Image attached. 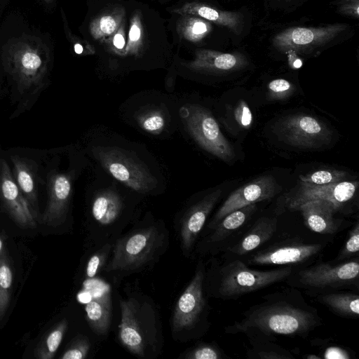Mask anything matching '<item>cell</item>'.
I'll return each mask as SVG.
<instances>
[{
    "mask_svg": "<svg viewBox=\"0 0 359 359\" xmlns=\"http://www.w3.org/2000/svg\"><path fill=\"white\" fill-rule=\"evenodd\" d=\"M323 321L299 289L290 287L264 295L243 317L224 327L228 334H245L276 341V335L306 338Z\"/></svg>",
    "mask_w": 359,
    "mask_h": 359,
    "instance_id": "cell-1",
    "label": "cell"
},
{
    "mask_svg": "<svg viewBox=\"0 0 359 359\" xmlns=\"http://www.w3.org/2000/svg\"><path fill=\"white\" fill-rule=\"evenodd\" d=\"M295 267L269 270L251 269L241 259L211 257L205 269L204 290L208 296L222 300L241 297L285 281Z\"/></svg>",
    "mask_w": 359,
    "mask_h": 359,
    "instance_id": "cell-2",
    "label": "cell"
},
{
    "mask_svg": "<svg viewBox=\"0 0 359 359\" xmlns=\"http://www.w3.org/2000/svg\"><path fill=\"white\" fill-rule=\"evenodd\" d=\"M285 282L310 297L341 290L358 292L359 257L338 263L318 259L310 265L295 268Z\"/></svg>",
    "mask_w": 359,
    "mask_h": 359,
    "instance_id": "cell-3",
    "label": "cell"
},
{
    "mask_svg": "<svg viewBox=\"0 0 359 359\" xmlns=\"http://www.w3.org/2000/svg\"><path fill=\"white\" fill-rule=\"evenodd\" d=\"M94 158L116 181L144 194L153 193L159 181L143 160L133 151L114 144H94Z\"/></svg>",
    "mask_w": 359,
    "mask_h": 359,
    "instance_id": "cell-4",
    "label": "cell"
},
{
    "mask_svg": "<svg viewBox=\"0 0 359 359\" xmlns=\"http://www.w3.org/2000/svg\"><path fill=\"white\" fill-rule=\"evenodd\" d=\"M120 307V341L132 353L144 357L156 342L154 310L147 302L136 297L121 300Z\"/></svg>",
    "mask_w": 359,
    "mask_h": 359,
    "instance_id": "cell-5",
    "label": "cell"
},
{
    "mask_svg": "<svg viewBox=\"0 0 359 359\" xmlns=\"http://www.w3.org/2000/svg\"><path fill=\"white\" fill-rule=\"evenodd\" d=\"M330 238L308 242L299 237L262 247L242 260L248 266H291L299 268L321 258Z\"/></svg>",
    "mask_w": 359,
    "mask_h": 359,
    "instance_id": "cell-6",
    "label": "cell"
},
{
    "mask_svg": "<svg viewBox=\"0 0 359 359\" xmlns=\"http://www.w3.org/2000/svg\"><path fill=\"white\" fill-rule=\"evenodd\" d=\"M178 114L189 135L202 149L224 161L229 162L234 158L233 147L208 109L187 103L180 106Z\"/></svg>",
    "mask_w": 359,
    "mask_h": 359,
    "instance_id": "cell-7",
    "label": "cell"
},
{
    "mask_svg": "<svg viewBox=\"0 0 359 359\" xmlns=\"http://www.w3.org/2000/svg\"><path fill=\"white\" fill-rule=\"evenodd\" d=\"M205 269L201 260L191 282L175 305L172 317V327L175 332L194 331L201 336L208 329L210 306L205 296Z\"/></svg>",
    "mask_w": 359,
    "mask_h": 359,
    "instance_id": "cell-8",
    "label": "cell"
},
{
    "mask_svg": "<svg viewBox=\"0 0 359 359\" xmlns=\"http://www.w3.org/2000/svg\"><path fill=\"white\" fill-rule=\"evenodd\" d=\"M163 243V236L154 226L136 230L118 239L107 271H132L152 259Z\"/></svg>",
    "mask_w": 359,
    "mask_h": 359,
    "instance_id": "cell-9",
    "label": "cell"
},
{
    "mask_svg": "<svg viewBox=\"0 0 359 359\" xmlns=\"http://www.w3.org/2000/svg\"><path fill=\"white\" fill-rule=\"evenodd\" d=\"M33 39L20 40L8 49L7 69L22 90L39 87L48 71L46 50Z\"/></svg>",
    "mask_w": 359,
    "mask_h": 359,
    "instance_id": "cell-10",
    "label": "cell"
},
{
    "mask_svg": "<svg viewBox=\"0 0 359 359\" xmlns=\"http://www.w3.org/2000/svg\"><path fill=\"white\" fill-rule=\"evenodd\" d=\"M358 181H341L328 184H314L301 182L299 185L279 198L276 213L294 210L301 204L315 200L332 203L339 212H344L347 203L354 197Z\"/></svg>",
    "mask_w": 359,
    "mask_h": 359,
    "instance_id": "cell-11",
    "label": "cell"
},
{
    "mask_svg": "<svg viewBox=\"0 0 359 359\" xmlns=\"http://www.w3.org/2000/svg\"><path fill=\"white\" fill-rule=\"evenodd\" d=\"M275 133L280 140L301 149H318L332 139V131L323 122L306 114L283 118L276 125Z\"/></svg>",
    "mask_w": 359,
    "mask_h": 359,
    "instance_id": "cell-12",
    "label": "cell"
},
{
    "mask_svg": "<svg viewBox=\"0 0 359 359\" xmlns=\"http://www.w3.org/2000/svg\"><path fill=\"white\" fill-rule=\"evenodd\" d=\"M257 209V203L250 204L224 217L201 242V252L213 257L234 245L251 224Z\"/></svg>",
    "mask_w": 359,
    "mask_h": 359,
    "instance_id": "cell-13",
    "label": "cell"
},
{
    "mask_svg": "<svg viewBox=\"0 0 359 359\" xmlns=\"http://www.w3.org/2000/svg\"><path fill=\"white\" fill-rule=\"evenodd\" d=\"M281 189L272 175L258 177L232 192L208 225L212 229L224 217L242 207L273 198Z\"/></svg>",
    "mask_w": 359,
    "mask_h": 359,
    "instance_id": "cell-14",
    "label": "cell"
},
{
    "mask_svg": "<svg viewBox=\"0 0 359 359\" xmlns=\"http://www.w3.org/2000/svg\"><path fill=\"white\" fill-rule=\"evenodd\" d=\"M222 189H217L207 194L184 212L180 224L182 248L189 252L194 248L210 214L219 201Z\"/></svg>",
    "mask_w": 359,
    "mask_h": 359,
    "instance_id": "cell-15",
    "label": "cell"
},
{
    "mask_svg": "<svg viewBox=\"0 0 359 359\" xmlns=\"http://www.w3.org/2000/svg\"><path fill=\"white\" fill-rule=\"evenodd\" d=\"M0 188L4 205L13 220L21 228H35L37 220L4 161L1 163Z\"/></svg>",
    "mask_w": 359,
    "mask_h": 359,
    "instance_id": "cell-16",
    "label": "cell"
},
{
    "mask_svg": "<svg viewBox=\"0 0 359 359\" xmlns=\"http://www.w3.org/2000/svg\"><path fill=\"white\" fill-rule=\"evenodd\" d=\"M74 175L59 172L53 175L48 182V199L41 222L50 226H57L67 218L72 192Z\"/></svg>",
    "mask_w": 359,
    "mask_h": 359,
    "instance_id": "cell-17",
    "label": "cell"
},
{
    "mask_svg": "<svg viewBox=\"0 0 359 359\" xmlns=\"http://www.w3.org/2000/svg\"><path fill=\"white\" fill-rule=\"evenodd\" d=\"M299 211L306 226L312 231L332 236L343 231L351 224L335 217L339 212L336 208L327 201L315 200L297 206L294 211Z\"/></svg>",
    "mask_w": 359,
    "mask_h": 359,
    "instance_id": "cell-18",
    "label": "cell"
},
{
    "mask_svg": "<svg viewBox=\"0 0 359 359\" xmlns=\"http://www.w3.org/2000/svg\"><path fill=\"white\" fill-rule=\"evenodd\" d=\"M278 227L276 217L262 216L251 223L240 240L222 253L225 259H243L264 246L273 236Z\"/></svg>",
    "mask_w": 359,
    "mask_h": 359,
    "instance_id": "cell-19",
    "label": "cell"
},
{
    "mask_svg": "<svg viewBox=\"0 0 359 359\" xmlns=\"http://www.w3.org/2000/svg\"><path fill=\"white\" fill-rule=\"evenodd\" d=\"M241 62L233 55L220 53L209 50H197L192 60L182 65L194 72L213 73L236 69Z\"/></svg>",
    "mask_w": 359,
    "mask_h": 359,
    "instance_id": "cell-20",
    "label": "cell"
},
{
    "mask_svg": "<svg viewBox=\"0 0 359 359\" xmlns=\"http://www.w3.org/2000/svg\"><path fill=\"white\" fill-rule=\"evenodd\" d=\"M334 315L347 319L359 318V294L341 290L317 294L311 297Z\"/></svg>",
    "mask_w": 359,
    "mask_h": 359,
    "instance_id": "cell-21",
    "label": "cell"
},
{
    "mask_svg": "<svg viewBox=\"0 0 359 359\" xmlns=\"http://www.w3.org/2000/svg\"><path fill=\"white\" fill-rule=\"evenodd\" d=\"M123 208V200L113 188L99 190L92 200V215L102 225L112 224L119 217Z\"/></svg>",
    "mask_w": 359,
    "mask_h": 359,
    "instance_id": "cell-22",
    "label": "cell"
},
{
    "mask_svg": "<svg viewBox=\"0 0 359 359\" xmlns=\"http://www.w3.org/2000/svg\"><path fill=\"white\" fill-rule=\"evenodd\" d=\"M87 320L94 332L105 334L109 328L111 302L109 291L92 298L85 307Z\"/></svg>",
    "mask_w": 359,
    "mask_h": 359,
    "instance_id": "cell-23",
    "label": "cell"
},
{
    "mask_svg": "<svg viewBox=\"0 0 359 359\" xmlns=\"http://www.w3.org/2000/svg\"><path fill=\"white\" fill-rule=\"evenodd\" d=\"M134 119L144 131L158 136L165 132L170 123V115L163 107L144 105L134 113Z\"/></svg>",
    "mask_w": 359,
    "mask_h": 359,
    "instance_id": "cell-24",
    "label": "cell"
},
{
    "mask_svg": "<svg viewBox=\"0 0 359 359\" xmlns=\"http://www.w3.org/2000/svg\"><path fill=\"white\" fill-rule=\"evenodd\" d=\"M13 174L22 194L27 201L36 220L39 219L36 192L33 174L27 163L20 157H11Z\"/></svg>",
    "mask_w": 359,
    "mask_h": 359,
    "instance_id": "cell-25",
    "label": "cell"
},
{
    "mask_svg": "<svg viewBox=\"0 0 359 359\" xmlns=\"http://www.w3.org/2000/svg\"><path fill=\"white\" fill-rule=\"evenodd\" d=\"M250 347L247 357L250 359H292V354L268 338L260 336H247Z\"/></svg>",
    "mask_w": 359,
    "mask_h": 359,
    "instance_id": "cell-26",
    "label": "cell"
},
{
    "mask_svg": "<svg viewBox=\"0 0 359 359\" xmlns=\"http://www.w3.org/2000/svg\"><path fill=\"white\" fill-rule=\"evenodd\" d=\"M125 10L122 7L116 8L103 13L94 18L90 23L89 30L95 40H102L114 34L123 22Z\"/></svg>",
    "mask_w": 359,
    "mask_h": 359,
    "instance_id": "cell-27",
    "label": "cell"
},
{
    "mask_svg": "<svg viewBox=\"0 0 359 359\" xmlns=\"http://www.w3.org/2000/svg\"><path fill=\"white\" fill-rule=\"evenodd\" d=\"M178 35L187 41L197 42L210 32V24L203 18L190 15H183L177 22Z\"/></svg>",
    "mask_w": 359,
    "mask_h": 359,
    "instance_id": "cell-28",
    "label": "cell"
},
{
    "mask_svg": "<svg viewBox=\"0 0 359 359\" xmlns=\"http://www.w3.org/2000/svg\"><path fill=\"white\" fill-rule=\"evenodd\" d=\"M67 328V321L59 322L41 339L36 348L35 356L39 359H51L58 349Z\"/></svg>",
    "mask_w": 359,
    "mask_h": 359,
    "instance_id": "cell-29",
    "label": "cell"
},
{
    "mask_svg": "<svg viewBox=\"0 0 359 359\" xmlns=\"http://www.w3.org/2000/svg\"><path fill=\"white\" fill-rule=\"evenodd\" d=\"M327 32L325 29L298 27L283 33L278 38V41L280 45L284 46L297 47L319 41L321 37L325 36Z\"/></svg>",
    "mask_w": 359,
    "mask_h": 359,
    "instance_id": "cell-30",
    "label": "cell"
},
{
    "mask_svg": "<svg viewBox=\"0 0 359 359\" xmlns=\"http://www.w3.org/2000/svg\"><path fill=\"white\" fill-rule=\"evenodd\" d=\"M143 41L144 28L141 13L135 11L130 20L124 56L139 57L143 47Z\"/></svg>",
    "mask_w": 359,
    "mask_h": 359,
    "instance_id": "cell-31",
    "label": "cell"
},
{
    "mask_svg": "<svg viewBox=\"0 0 359 359\" xmlns=\"http://www.w3.org/2000/svg\"><path fill=\"white\" fill-rule=\"evenodd\" d=\"M13 273L5 252L0 255V320L9 304Z\"/></svg>",
    "mask_w": 359,
    "mask_h": 359,
    "instance_id": "cell-32",
    "label": "cell"
},
{
    "mask_svg": "<svg viewBox=\"0 0 359 359\" xmlns=\"http://www.w3.org/2000/svg\"><path fill=\"white\" fill-rule=\"evenodd\" d=\"M359 222L357 220L348 233V238L335 258L331 262H341L359 257Z\"/></svg>",
    "mask_w": 359,
    "mask_h": 359,
    "instance_id": "cell-33",
    "label": "cell"
},
{
    "mask_svg": "<svg viewBox=\"0 0 359 359\" xmlns=\"http://www.w3.org/2000/svg\"><path fill=\"white\" fill-rule=\"evenodd\" d=\"M347 172L344 170L325 169L318 170L311 173L299 175L301 182L314 184H328L343 181Z\"/></svg>",
    "mask_w": 359,
    "mask_h": 359,
    "instance_id": "cell-34",
    "label": "cell"
},
{
    "mask_svg": "<svg viewBox=\"0 0 359 359\" xmlns=\"http://www.w3.org/2000/svg\"><path fill=\"white\" fill-rule=\"evenodd\" d=\"M187 359H229L216 343H201L190 349L185 355Z\"/></svg>",
    "mask_w": 359,
    "mask_h": 359,
    "instance_id": "cell-35",
    "label": "cell"
},
{
    "mask_svg": "<svg viewBox=\"0 0 359 359\" xmlns=\"http://www.w3.org/2000/svg\"><path fill=\"white\" fill-rule=\"evenodd\" d=\"M295 91L293 84L283 79L271 81L267 86V97L270 100H283L289 98Z\"/></svg>",
    "mask_w": 359,
    "mask_h": 359,
    "instance_id": "cell-36",
    "label": "cell"
},
{
    "mask_svg": "<svg viewBox=\"0 0 359 359\" xmlns=\"http://www.w3.org/2000/svg\"><path fill=\"white\" fill-rule=\"evenodd\" d=\"M107 49L118 56L124 57L126 45L125 23L122 22L118 29L111 36L100 41Z\"/></svg>",
    "mask_w": 359,
    "mask_h": 359,
    "instance_id": "cell-37",
    "label": "cell"
},
{
    "mask_svg": "<svg viewBox=\"0 0 359 359\" xmlns=\"http://www.w3.org/2000/svg\"><path fill=\"white\" fill-rule=\"evenodd\" d=\"M89 348L90 344L87 339H79L64 352L60 358L83 359L86 357Z\"/></svg>",
    "mask_w": 359,
    "mask_h": 359,
    "instance_id": "cell-38",
    "label": "cell"
},
{
    "mask_svg": "<svg viewBox=\"0 0 359 359\" xmlns=\"http://www.w3.org/2000/svg\"><path fill=\"white\" fill-rule=\"evenodd\" d=\"M234 116L238 125L245 128H249L252 123V114L247 104L243 100H240L234 110Z\"/></svg>",
    "mask_w": 359,
    "mask_h": 359,
    "instance_id": "cell-39",
    "label": "cell"
},
{
    "mask_svg": "<svg viewBox=\"0 0 359 359\" xmlns=\"http://www.w3.org/2000/svg\"><path fill=\"white\" fill-rule=\"evenodd\" d=\"M65 30L67 35L68 36V39L72 43L74 50L76 54L81 55H88L95 53V50L94 47L92 46L88 41L81 40V39H79L76 36L71 34V32L67 29L66 25Z\"/></svg>",
    "mask_w": 359,
    "mask_h": 359,
    "instance_id": "cell-40",
    "label": "cell"
},
{
    "mask_svg": "<svg viewBox=\"0 0 359 359\" xmlns=\"http://www.w3.org/2000/svg\"><path fill=\"white\" fill-rule=\"evenodd\" d=\"M102 255L98 253L91 257L86 267V276L88 278H93L96 275L102 262Z\"/></svg>",
    "mask_w": 359,
    "mask_h": 359,
    "instance_id": "cell-41",
    "label": "cell"
},
{
    "mask_svg": "<svg viewBox=\"0 0 359 359\" xmlns=\"http://www.w3.org/2000/svg\"><path fill=\"white\" fill-rule=\"evenodd\" d=\"M324 358H352L348 355V353L344 349L337 347L332 346L327 348L325 351Z\"/></svg>",
    "mask_w": 359,
    "mask_h": 359,
    "instance_id": "cell-42",
    "label": "cell"
},
{
    "mask_svg": "<svg viewBox=\"0 0 359 359\" xmlns=\"http://www.w3.org/2000/svg\"><path fill=\"white\" fill-rule=\"evenodd\" d=\"M79 298L81 302L88 303L92 299V295L90 292L86 290L83 292H81L79 295Z\"/></svg>",
    "mask_w": 359,
    "mask_h": 359,
    "instance_id": "cell-43",
    "label": "cell"
},
{
    "mask_svg": "<svg viewBox=\"0 0 359 359\" xmlns=\"http://www.w3.org/2000/svg\"><path fill=\"white\" fill-rule=\"evenodd\" d=\"M302 65V62L299 59L295 60L292 64L294 68H299Z\"/></svg>",
    "mask_w": 359,
    "mask_h": 359,
    "instance_id": "cell-44",
    "label": "cell"
},
{
    "mask_svg": "<svg viewBox=\"0 0 359 359\" xmlns=\"http://www.w3.org/2000/svg\"><path fill=\"white\" fill-rule=\"evenodd\" d=\"M3 247H4V242H3V238L2 237L0 236V255L4 252L3 250Z\"/></svg>",
    "mask_w": 359,
    "mask_h": 359,
    "instance_id": "cell-45",
    "label": "cell"
},
{
    "mask_svg": "<svg viewBox=\"0 0 359 359\" xmlns=\"http://www.w3.org/2000/svg\"><path fill=\"white\" fill-rule=\"evenodd\" d=\"M306 359H319L320 358V356L315 355H308L306 356Z\"/></svg>",
    "mask_w": 359,
    "mask_h": 359,
    "instance_id": "cell-46",
    "label": "cell"
},
{
    "mask_svg": "<svg viewBox=\"0 0 359 359\" xmlns=\"http://www.w3.org/2000/svg\"><path fill=\"white\" fill-rule=\"evenodd\" d=\"M46 3H50L53 0H44Z\"/></svg>",
    "mask_w": 359,
    "mask_h": 359,
    "instance_id": "cell-47",
    "label": "cell"
}]
</instances>
